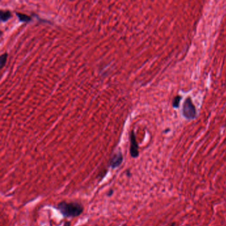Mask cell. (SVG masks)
Here are the masks:
<instances>
[{"label":"cell","mask_w":226,"mask_h":226,"mask_svg":"<svg viewBox=\"0 0 226 226\" xmlns=\"http://www.w3.org/2000/svg\"><path fill=\"white\" fill-rule=\"evenodd\" d=\"M7 57H8V55H7V53H4L1 56V60H0V64H1V68H3L4 65H5L6 60H7Z\"/></svg>","instance_id":"cell-8"},{"label":"cell","mask_w":226,"mask_h":226,"mask_svg":"<svg viewBox=\"0 0 226 226\" xmlns=\"http://www.w3.org/2000/svg\"><path fill=\"white\" fill-rule=\"evenodd\" d=\"M182 115L185 118L188 120H192L195 118L196 115V110L190 97L186 98L182 107Z\"/></svg>","instance_id":"cell-2"},{"label":"cell","mask_w":226,"mask_h":226,"mask_svg":"<svg viewBox=\"0 0 226 226\" xmlns=\"http://www.w3.org/2000/svg\"><path fill=\"white\" fill-rule=\"evenodd\" d=\"M0 16L2 21H6L11 17V13L10 11H3L1 10L0 12Z\"/></svg>","instance_id":"cell-5"},{"label":"cell","mask_w":226,"mask_h":226,"mask_svg":"<svg viewBox=\"0 0 226 226\" xmlns=\"http://www.w3.org/2000/svg\"><path fill=\"white\" fill-rule=\"evenodd\" d=\"M182 96H177L175 98L173 99V107L174 108H177L179 107L180 101L182 99Z\"/></svg>","instance_id":"cell-7"},{"label":"cell","mask_w":226,"mask_h":226,"mask_svg":"<svg viewBox=\"0 0 226 226\" xmlns=\"http://www.w3.org/2000/svg\"><path fill=\"white\" fill-rule=\"evenodd\" d=\"M64 226H70V223L69 222H66V223H65Z\"/></svg>","instance_id":"cell-9"},{"label":"cell","mask_w":226,"mask_h":226,"mask_svg":"<svg viewBox=\"0 0 226 226\" xmlns=\"http://www.w3.org/2000/svg\"><path fill=\"white\" fill-rule=\"evenodd\" d=\"M17 15L19 19L21 21L23 22H28L31 20V17L28 16V15H26L25 14H23V13H17Z\"/></svg>","instance_id":"cell-6"},{"label":"cell","mask_w":226,"mask_h":226,"mask_svg":"<svg viewBox=\"0 0 226 226\" xmlns=\"http://www.w3.org/2000/svg\"><path fill=\"white\" fill-rule=\"evenodd\" d=\"M131 146H130V153L132 157H137L139 155V151H138V145L137 143L136 139H135V133L133 131L131 133Z\"/></svg>","instance_id":"cell-3"},{"label":"cell","mask_w":226,"mask_h":226,"mask_svg":"<svg viewBox=\"0 0 226 226\" xmlns=\"http://www.w3.org/2000/svg\"><path fill=\"white\" fill-rule=\"evenodd\" d=\"M59 211L66 217L78 216L83 212V206L80 204L76 202H62L58 205Z\"/></svg>","instance_id":"cell-1"},{"label":"cell","mask_w":226,"mask_h":226,"mask_svg":"<svg viewBox=\"0 0 226 226\" xmlns=\"http://www.w3.org/2000/svg\"><path fill=\"white\" fill-rule=\"evenodd\" d=\"M122 160H123V155L121 152H117L113 156L112 159H111V166L112 168H116L119 166L121 164Z\"/></svg>","instance_id":"cell-4"}]
</instances>
